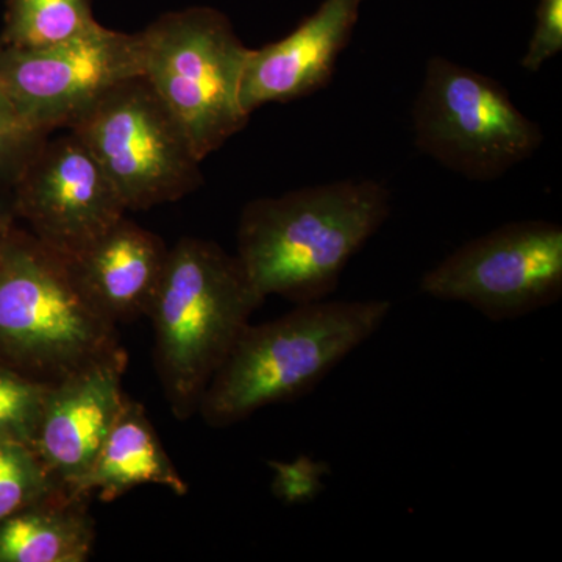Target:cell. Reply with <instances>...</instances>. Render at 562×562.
I'll list each match as a JSON object with an SVG mask.
<instances>
[{"mask_svg":"<svg viewBox=\"0 0 562 562\" xmlns=\"http://www.w3.org/2000/svg\"><path fill=\"white\" fill-rule=\"evenodd\" d=\"M143 76L138 33L102 27L41 49L0 46V92L33 131L69 128L111 88Z\"/></svg>","mask_w":562,"mask_h":562,"instance_id":"cell-9","label":"cell"},{"mask_svg":"<svg viewBox=\"0 0 562 562\" xmlns=\"http://www.w3.org/2000/svg\"><path fill=\"white\" fill-rule=\"evenodd\" d=\"M262 303L238 257L216 243L181 238L169 249L147 317L155 368L176 419L198 414L211 379Z\"/></svg>","mask_w":562,"mask_h":562,"instance_id":"cell-3","label":"cell"},{"mask_svg":"<svg viewBox=\"0 0 562 562\" xmlns=\"http://www.w3.org/2000/svg\"><path fill=\"white\" fill-rule=\"evenodd\" d=\"M364 0H324L312 16L276 43L250 49L239 101L249 116L268 103H288L324 90L349 46Z\"/></svg>","mask_w":562,"mask_h":562,"instance_id":"cell-12","label":"cell"},{"mask_svg":"<svg viewBox=\"0 0 562 562\" xmlns=\"http://www.w3.org/2000/svg\"><path fill=\"white\" fill-rule=\"evenodd\" d=\"M382 181L339 180L262 198L244 206L238 257L262 299L324 301L344 269L390 217Z\"/></svg>","mask_w":562,"mask_h":562,"instance_id":"cell-1","label":"cell"},{"mask_svg":"<svg viewBox=\"0 0 562 562\" xmlns=\"http://www.w3.org/2000/svg\"><path fill=\"white\" fill-rule=\"evenodd\" d=\"M120 350L68 260L16 228L0 258V364L52 383Z\"/></svg>","mask_w":562,"mask_h":562,"instance_id":"cell-4","label":"cell"},{"mask_svg":"<svg viewBox=\"0 0 562 562\" xmlns=\"http://www.w3.org/2000/svg\"><path fill=\"white\" fill-rule=\"evenodd\" d=\"M392 303H301L277 319L247 325L203 394L199 414L231 427L276 403L310 394L351 351L371 339Z\"/></svg>","mask_w":562,"mask_h":562,"instance_id":"cell-2","label":"cell"},{"mask_svg":"<svg viewBox=\"0 0 562 562\" xmlns=\"http://www.w3.org/2000/svg\"><path fill=\"white\" fill-rule=\"evenodd\" d=\"M11 198L18 220L65 260L127 213L101 162L72 132L40 144L14 180Z\"/></svg>","mask_w":562,"mask_h":562,"instance_id":"cell-10","label":"cell"},{"mask_svg":"<svg viewBox=\"0 0 562 562\" xmlns=\"http://www.w3.org/2000/svg\"><path fill=\"white\" fill-rule=\"evenodd\" d=\"M90 497L58 487L0 522V562H85L94 552Z\"/></svg>","mask_w":562,"mask_h":562,"instance_id":"cell-15","label":"cell"},{"mask_svg":"<svg viewBox=\"0 0 562 562\" xmlns=\"http://www.w3.org/2000/svg\"><path fill=\"white\" fill-rule=\"evenodd\" d=\"M49 386L0 364V441L31 446Z\"/></svg>","mask_w":562,"mask_h":562,"instance_id":"cell-18","label":"cell"},{"mask_svg":"<svg viewBox=\"0 0 562 562\" xmlns=\"http://www.w3.org/2000/svg\"><path fill=\"white\" fill-rule=\"evenodd\" d=\"M561 50L562 0H539L535 32L520 65L528 72H538L547 61L560 55Z\"/></svg>","mask_w":562,"mask_h":562,"instance_id":"cell-20","label":"cell"},{"mask_svg":"<svg viewBox=\"0 0 562 562\" xmlns=\"http://www.w3.org/2000/svg\"><path fill=\"white\" fill-rule=\"evenodd\" d=\"M69 132L101 162L127 211L180 201L203 183L187 132L143 76L111 88Z\"/></svg>","mask_w":562,"mask_h":562,"instance_id":"cell-7","label":"cell"},{"mask_svg":"<svg viewBox=\"0 0 562 562\" xmlns=\"http://www.w3.org/2000/svg\"><path fill=\"white\" fill-rule=\"evenodd\" d=\"M47 136L29 127L0 92V191L11 190L25 162Z\"/></svg>","mask_w":562,"mask_h":562,"instance_id":"cell-19","label":"cell"},{"mask_svg":"<svg viewBox=\"0 0 562 562\" xmlns=\"http://www.w3.org/2000/svg\"><path fill=\"white\" fill-rule=\"evenodd\" d=\"M101 27L90 0H7L0 46L41 49L69 43Z\"/></svg>","mask_w":562,"mask_h":562,"instance_id":"cell-16","label":"cell"},{"mask_svg":"<svg viewBox=\"0 0 562 562\" xmlns=\"http://www.w3.org/2000/svg\"><path fill=\"white\" fill-rule=\"evenodd\" d=\"M16 220L11 192L0 191V258H2L11 235L16 231Z\"/></svg>","mask_w":562,"mask_h":562,"instance_id":"cell-21","label":"cell"},{"mask_svg":"<svg viewBox=\"0 0 562 562\" xmlns=\"http://www.w3.org/2000/svg\"><path fill=\"white\" fill-rule=\"evenodd\" d=\"M420 291L494 322L520 319L562 297V227L517 221L471 239L424 273Z\"/></svg>","mask_w":562,"mask_h":562,"instance_id":"cell-8","label":"cell"},{"mask_svg":"<svg viewBox=\"0 0 562 562\" xmlns=\"http://www.w3.org/2000/svg\"><path fill=\"white\" fill-rule=\"evenodd\" d=\"M58 487L29 443L0 441V522Z\"/></svg>","mask_w":562,"mask_h":562,"instance_id":"cell-17","label":"cell"},{"mask_svg":"<svg viewBox=\"0 0 562 562\" xmlns=\"http://www.w3.org/2000/svg\"><path fill=\"white\" fill-rule=\"evenodd\" d=\"M417 149L468 180L501 179L543 143L538 122L492 77L435 55L413 106Z\"/></svg>","mask_w":562,"mask_h":562,"instance_id":"cell-6","label":"cell"},{"mask_svg":"<svg viewBox=\"0 0 562 562\" xmlns=\"http://www.w3.org/2000/svg\"><path fill=\"white\" fill-rule=\"evenodd\" d=\"M124 349L52 382L32 449L61 486L72 491L90 471L127 394Z\"/></svg>","mask_w":562,"mask_h":562,"instance_id":"cell-11","label":"cell"},{"mask_svg":"<svg viewBox=\"0 0 562 562\" xmlns=\"http://www.w3.org/2000/svg\"><path fill=\"white\" fill-rule=\"evenodd\" d=\"M138 35L144 79L202 161L244 131L250 116L239 90L250 49L224 13L210 7L172 11Z\"/></svg>","mask_w":562,"mask_h":562,"instance_id":"cell-5","label":"cell"},{"mask_svg":"<svg viewBox=\"0 0 562 562\" xmlns=\"http://www.w3.org/2000/svg\"><path fill=\"white\" fill-rule=\"evenodd\" d=\"M144 484L166 487L180 497L190 491L146 409L127 395L90 471L70 492L110 503Z\"/></svg>","mask_w":562,"mask_h":562,"instance_id":"cell-14","label":"cell"},{"mask_svg":"<svg viewBox=\"0 0 562 562\" xmlns=\"http://www.w3.org/2000/svg\"><path fill=\"white\" fill-rule=\"evenodd\" d=\"M168 254L160 236L124 216L68 262L85 295L120 324L149 316Z\"/></svg>","mask_w":562,"mask_h":562,"instance_id":"cell-13","label":"cell"}]
</instances>
